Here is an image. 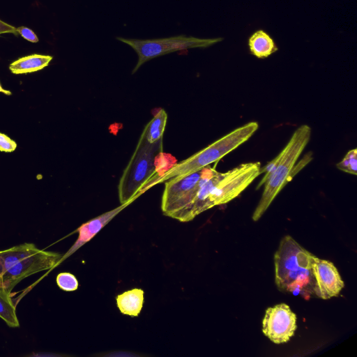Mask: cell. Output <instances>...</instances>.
<instances>
[{"label":"cell","instance_id":"cell-9","mask_svg":"<svg viewBox=\"0 0 357 357\" xmlns=\"http://www.w3.org/2000/svg\"><path fill=\"white\" fill-rule=\"evenodd\" d=\"M296 328V315L288 305L280 303L266 309L262 332L273 343L287 342Z\"/></svg>","mask_w":357,"mask_h":357},{"label":"cell","instance_id":"cell-10","mask_svg":"<svg viewBox=\"0 0 357 357\" xmlns=\"http://www.w3.org/2000/svg\"><path fill=\"white\" fill-rule=\"evenodd\" d=\"M312 273L314 294L320 298L326 300L337 296L344 287L337 268L331 261L315 257Z\"/></svg>","mask_w":357,"mask_h":357},{"label":"cell","instance_id":"cell-11","mask_svg":"<svg viewBox=\"0 0 357 357\" xmlns=\"http://www.w3.org/2000/svg\"><path fill=\"white\" fill-rule=\"evenodd\" d=\"M128 205V204H121L119 206L82 225L77 230L79 233L77 241L67 253L63 256L61 261L69 257L84 244L89 242L103 227Z\"/></svg>","mask_w":357,"mask_h":357},{"label":"cell","instance_id":"cell-1","mask_svg":"<svg viewBox=\"0 0 357 357\" xmlns=\"http://www.w3.org/2000/svg\"><path fill=\"white\" fill-rule=\"evenodd\" d=\"M312 129L308 125L298 126L282 151L266 166L261 167V174L265 173V175L257 189L262 185H264V188L252 215L254 221L260 219L287 183L312 160L311 157L306 155L296 166L310 139Z\"/></svg>","mask_w":357,"mask_h":357},{"label":"cell","instance_id":"cell-17","mask_svg":"<svg viewBox=\"0 0 357 357\" xmlns=\"http://www.w3.org/2000/svg\"><path fill=\"white\" fill-rule=\"evenodd\" d=\"M337 168L344 172L357 175V149L349 150L342 160L337 163Z\"/></svg>","mask_w":357,"mask_h":357},{"label":"cell","instance_id":"cell-12","mask_svg":"<svg viewBox=\"0 0 357 357\" xmlns=\"http://www.w3.org/2000/svg\"><path fill=\"white\" fill-rule=\"evenodd\" d=\"M116 301L117 307L122 314L137 317L144 304V291L135 288L124 291L116 296Z\"/></svg>","mask_w":357,"mask_h":357},{"label":"cell","instance_id":"cell-5","mask_svg":"<svg viewBox=\"0 0 357 357\" xmlns=\"http://www.w3.org/2000/svg\"><path fill=\"white\" fill-rule=\"evenodd\" d=\"M162 154L163 138L151 144L142 131L119 180L118 192L121 204H130L142 195L143 188L157 172L156 161Z\"/></svg>","mask_w":357,"mask_h":357},{"label":"cell","instance_id":"cell-2","mask_svg":"<svg viewBox=\"0 0 357 357\" xmlns=\"http://www.w3.org/2000/svg\"><path fill=\"white\" fill-rule=\"evenodd\" d=\"M315 256L289 235L280 241L274 255L275 280L284 292H298L307 299L314 293L312 264Z\"/></svg>","mask_w":357,"mask_h":357},{"label":"cell","instance_id":"cell-19","mask_svg":"<svg viewBox=\"0 0 357 357\" xmlns=\"http://www.w3.org/2000/svg\"><path fill=\"white\" fill-rule=\"evenodd\" d=\"M17 148V143L6 135L0 133V151L12 152Z\"/></svg>","mask_w":357,"mask_h":357},{"label":"cell","instance_id":"cell-18","mask_svg":"<svg viewBox=\"0 0 357 357\" xmlns=\"http://www.w3.org/2000/svg\"><path fill=\"white\" fill-rule=\"evenodd\" d=\"M56 283L60 289L66 291H75L79 285L76 277L68 272L59 273L56 277Z\"/></svg>","mask_w":357,"mask_h":357},{"label":"cell","instance_id":"cell-14","mask_svg":"<svg viewBox=\"0 0 357 357\" xmlns=\"http://www.w3.org/2000/svg\"><path fill=\"white\" fill-rule=\"evenodd\" d=\"M248 46L251 54L259 59L268 57L278 50L273 38L261 29L250 37Z\"/></svg>","mask_w":357,"mask_h":357},{"label":"cell","instance_id":"cell-8","mask_svg":"<svg viewBox=\"0 0 357 357\" xmlns=\"http://www.w3.org/2000/svg\"><path fill=\"white\" fill-rule=\"evenodd\" d=\"M260 174L261 164L258 162L242 163L222 173L208 194L206 210L235 199Z\"/></svg>","mask_w":357,"mask_h":357},{"label":"cell","instance_id":"cell-22","mask_svg":"<svg viewBox=\"0 0 357 357\" xmlns=\"http://www.w3.org/2000/svg\"><path fill=\"white\" fill-rule=\"evenodd\" d=\"M0 93H3L6 95H11V92L8 90H6V89H3L1 84H0Z\"/></svg>","mask_w":357,"mask_h":357},{"label":"cell","instance_id":"cell-21","mask_svg":"<svg viewBox=\"0 0 357 357\" xmlns=\"http://www.w3.org/2000/svg\"><path fill=\"white\" fill-rule=\"evenodd\" d=\"M1 33H13L17 35L16 27L0 20V34Z\"/></svg>","mask_w":357,"mask_h":357},{"label":"cell","instance_id":"cell-20","mask_svg":"<svg viewBox=\"0 0 357 357\" xmlns=\"http://www.w3.org/2000/svg\"><path fill=\"white\" fill-rule=\"evenodd\" d=\"M17 32L21 36H22L24 39L32 42L37 43L39 39L36 33L29 28L26 26H19L16 28Z\"/></svg>","mask_w":357,"mask_h":357},{"label":"cell","instance_id":"cell-7","mask_svg":"<svg viewBox=\"0 0 357 357\" xmlns=\"http://www.w3.org/2000/svg\"><path fill=\"white\" fill-rule=\"evenodd\" d=\"M202 169L164 183L161 204L164 215L183 222H188L189 210L198 190Z\"/></svg>","mask_w":357,"mask_h":357},{"label":"cell","instance_id":"cell-4","mask_svg":"<svg viewBox=\"0 0 357 357\" xmlns=\"http://www.w3.org/2000/svg\"><path fill=\"white\" fill-rule=\"evenodd\" d=\"M63 255L38 248L33 243H23L0 251V289L10 294L25 278L56 266Z\"/></svg>","mask_w":357,"mask_h":357},{"label":"cell","instance_id":"cell-3","mask_svg":"<svg viewBox=\"0 0 357 357\" xmlns=\"http://www.w3.org/2000/svg\"><path fill=\"white\" fill-rule=\"evenodd\" d=\"M258 123L251 121L233 130L187 159L172 165L160 175H154L142 190L143 194L152 186L166 181L201 170L217 162L224 156L248 141L257 130Z\"/></svg>","mask_w":357,"mask_h":357},{"label":"cell","instance_id":"cell-13","mask_svg":"<svg viewBox=\"0 0 357 357\" xmlns=\"http://www.w3.org/2000/svg\"><path fill=\"white\" fill-rule=\"evenodd\" d=\"M52 59L50 55L31 54L13 61L9 69L14 74L33 73L47 66Z\"/></svg>","mask_w":357,"mask_h":357},{"label":"cell","instance_id":"cell-6","mask_svg":"<svg viewBox=\"0 0 357 357\" xmlns=\"http://www.w3.org/2000/svg\"><path fill=\"white\" fill-rule=\"evenodd\" d=\"M117 40L131 47L138 56V61L132 70L135 73L149 60L172 52L192 48H206L222 40V38H199L179 35L157 39H131L117 37Z\"/></svg>","mask_w":357,"mask_h":357},{"label":"cell","instance_id":"cell-16","mask_svg":"<svg viewBox=\"0 0 357 357\" xmlns=\"http://www.w3.org/2000/svg\"><path fill=\"white\" fill-rule=\"evenodd\" d=\"M0 318L10 327L16 328L20 326L10 294L2 289H0Z\"/></svg>","mask_w":357,"mask_h":357},{"label":"cell","instance_id":"cell-15","mask_svg":"<svg viewBox=\"0 0 357 357\" xmlns=\"http://www.w3.org/2000/svg\"><path fill=\"white\" fill-rule=\"evenodd\" d=\"M167 120V114L165 110L160 108L146 125L143 132L149 143H155L163 138Z\"/></svg>","mask_w":357,"mask_h":357}]
</instances>
